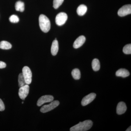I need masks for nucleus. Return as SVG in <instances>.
I'll list each match as a JSON object with an SVG mask.
<instances>
[{
	"label": "nucleus",
	"instance_id": "423d86ee",
	"mask_svg": "<svg viewBox=\"0 0 131 131\" xmlns=\"http://www.w3.org/2000/svg\"><path fill=\"white\" fill-rule=\"evenodd\" d=\"M30 87L28 84H26L23 86L20 87L19 90L18 94L21 100H25L29 93Z\"/></svg>",
	"mask_w": 131,
	"mask_h": 131
},
{
	"label": "nucleus",
	"instance_id": "f03ea898",
	"mask_svg": "<svg viewBox=\"0 0 131 131\" xmlns=\"http://www.w3.org/2000/svg\"><path fill=\"white\" fill-rule=\"evenodd\" d=\"M39 20L41 30L45 33L49 31L51 28L50 21L47 16L44 15H40Z\"/></svg>",
	"mask_w": 131,
	"mask_h": 131
},
{
	"label": "nucleus",
	"instance_id": "4be33fe9",
	"mask_svg": "<svg viewBox=\"0 0 131 131\" xmlns=\"http://www.w3.org/2000/svg\"><path fill=\"white\" fill-rule=\"evenodd\" d=\"M9 20L12 23H16L19 22V18L17 15H13L9 17Z\"/></svg>",
	"mask_w": 131,
	"mask_h": 131
},
{
	"label": "nucleus",
	"instance_id": "393cba45",
	"mask_svg": "<svg viewBox=\"0 0 131 131\" xmlns=\"http://www.w3.org/2000/svg\"><path fill=\"white\" fill-rule=\"evenodd\" d=\"M126 131H131V126H130V127H129V128H128V129H127V130Z\"/></svg>",
	"mask_w": 131,
	"mask_h": 131
},
{
	"label": "nucleus",
	"instance_id": "dca6fc26",
	"mask_svg": "<svg viewBox=\"0 0 131 131\" xmlns=\"http://www.w3.org/2000/svg\"><path fill=\"white\" fill-rule=\"evenodd\" d=\"M15 8L16 11L23 12L25 10V4L20 1L17 2L15 3Z\"/></svg>",
	"mask_w": 131,
	"mask_h": 131
},
{
	"label": "nucleus",
	"instance_id": "a878e982",
	"mask_svg": "<svg viewBox=\"0 0 131 131\" xmlns=\"http://www.w3.org/2000/svg\"><path fill=\"white\" fill-rule=\"evenodd\" d=\"M24 103V102H22V104H23V103Z\"/></svg>",
	"mask_w": 131,
	"mask_h": 131
},
{
	"label": "nucleus",
	"instance_id": "aec40b11",
	"mask_svg": "<svg viewBox=\"0 0 131 131\" xmlns=\"http://www.w3.org/2000/svg\"><path fill=\"white\" fill-rule=\"evenodd\" d=\"M123 51L125 54H131V44L126 45L123 48Z\"/></svg>",
	"mask_w": 131,
	"mask_h": 131
},
{
	"label": "nucleus",
	"instance_id": "ddd939ff",
	"mask_svg": "<svg viewBox=\"0 0 131 131\" xmlns=\"http://www.w3.org/2000/svg\"><path fill=\"white\" fill-rule=\"evenodd\" d=\"M115 75L117 77L125 78L129 76L130 73L128 70L124 69H121L116 71Z\"/></svg>",
	"mask_w": 131,
	"mask_h": 131
},
{
	"label": "nucleus",
	"instance_id": "7ed1b4c3",
	"mask_svg": "<svg viewBox=\"0 0 131 131\" xmlns=\"http://www.w3.org/2000/svg\"><path fill=\"white\" fill-rule=\"evenodd\" d=\"M59 102L58 101H52L50 104L45 105L42 107L40 111L42 113H46L53 110L59 105Z\"/></svg>",
	"mask_w": 131,
	"mask_h": 131
},
{
	"label": "nucleus",
	"instance_id": "f8f14e48",
	"mask_svg": "<svg viewBox=\"0 0 131 131\" xmlns=\"http://www.w3.org/2000/svg\"><path fill=\"white\" fill-rule=\"evenodd\" d=\"M59 50V45L58 41L57 39H55L53 41L52 44L51 49V54L52 56H55L57 54Z\"/></svg>",
	"mask_w": 131,
	"mask_h": 131
},
{
	"label": "nucleus",
	"instance_id": "20e7f679",
	"mask_svg": "<svg viewBox=\"0 0 131 131\" xmlns=\"http://www.w3.org/2000/svg\"><path fill=\"white\" fill-rule=\"evenodd\" d=\"M22 73L26 84H31L32 82V74L30 69L27 66H25L22 69Z\"/></svg>",
	"mask_w": 131,
	"mask_h": 131
},
{
	"label": "nucleus",
	"instance_id": "1a4fd4ad",
	"mask_svg": "<svg viewBox=\"0 0 131 131\" xmlns=\"http://www.w3.org/2000/svg\"><path fill=\"white\" fill-rule=\"evenodd\" d=\"M96 96V94L94 93H91L88 95L86 96H84L82 100L81 101L82 105L85 106L88 105L95 99Z\"/></svg>",
	"mask_w": 131,
	"mask_h": 131
},
{
	"label": "nucleus",
	"instance_id": "4468645a",
	"mask_svg": "<svg viewBox=\"0 0 131 131\" xmlns=\"http://www.w3.org/2000/svg\"><path fill=\"white\" fill-rule=\"evenodd\" d=\"M87 11L86 6L84 5H80L78 7L77 13L80 16H83L86 14Z\"/></svg>",
	"mask_w": 131,
	"mask_h": 131
},
{
	"label": "nucleus",
	"instance_id": "b1692460",
	"mask_svg": "<svg viewBox=\"0 0 131 131\" xmlns=\"http://www.w3.org/2000/svg\"><path fill=\"white\" fill-rule=\"evenodd\" d=\"M6 64L4 62L0 61V69H3L6 68Z\"/></svg>",
	"mask_w": 131,
	"mask_h": 131
},
{
	"label": "nucleus",
	"instance_id": "6e6552de",
	"mask_svg": "<svg viewBox=\"0 0 131 131\" xmlns=\"http://www.w3.org/2000/svg\"><path fill=\"white\" fill-rule=\"evenodd\" d=\"M54 99V97L51 95L42 96L38 100L37 105L38 106H40L45 103L51 102L53 101Z\"/></svg>",
	"mask_w": 131,
	"mask_h": 131
},
{
	"label": "nucleus",
	"instance_id": "9b49d317",
	"mask_svg": "<svg viewBox=\"0 0 131 131\" xmlns=\"http://www.w3.org/2000/svg\"><path fill=\"white\" fill-rule=\"evenodd\" d=\"M127 110V106L125 103L123 102H121L118 103L117 107V114L121 115L123 114Z\"/></svg>",
	"mask_w": 131,
	"mask_h": 131
},
{
	"label": "nucleus",
	"instance_id": "2eb2a0df",
	"mask_svg": "<svg viewBox=\"0 0 131 131\" xmlns=\"http://www.w3.org/2000/svg\"><path fill=\"white\" fill-rule=\"evenodd\" d=\"M92 67L94 71H98L100 68V61L97 59H94L92 62Z\"/></svg>",
	"mask_w": 131,
	"mask_h": 131
},
{
	"label": "nucleus",
	"instance_id": "412c9836",
	"mask_svg": "<svg viewBox=\"0 0 131 131\" xmlns=\"http://www.w3.org/2000/svg\"><path fill=\"white\" fill-rule=\"evenodd\" d=\"M64 0H54L53 7L55 9H57L62 4Z\"/></svg>",
	"mask_w": 131,
	"mask_h": 131
},
{
	"label": "nucleus",
	"instance_id": "6ab92c4d",
	"mask_svg": "<svg viewBox=\"0 0 131 131\" xmlns=\"http://www.w3.org/2000/svg\"><path fill=\"white\" fill-rule=\"evenodd\" d=\"M18 82L19 86L20 88L26 84L22 73H20L19 75Z\"/></svg>",
	"mask_w": 131,
	"mask_h": 131
},
{
	"label": "nucleus",
	"instance_id": "f257e3e1",
	"mask_svg": "<svg viewBox=\"0 0 131 131\" xmlns=\"http://www.w3.org/2000/svg\"><path fill=\"white\" fill-rule=\"evenodd\" d=\"M93 122L91 120L84 121L80 122L79 124L74 126L70 129V131H86L91 129L93 126Z\"/></svg>",
	"mask_w": 131,
	"mask_h": 131
},
{
	"label": "nucleus",
	"instance_id": "9d476101",
	"mask_svg": "<svg viewBox=\"0 0 131 131\" xmlns=\"http://www.w3.org/2000/svg\"><path fill=\"white\" fill-rule=\"evenodd\" d=\"M86 41V38L83 35H81L77 38L74 42L73 47L75 49H78L83 45Z\"/></svg>",
	"mask_w": 131,
	"mask_h": 131
},
{
	"label": "nucleus",
	"instance_id": "0eeeda50",
	"mask_svg": "<svg viewBox=\"0 0 131 131\" xmlns=\"http://www.w3.org/2000/svg\"><path fill=\"white\" fill-rule=\"evenodd\" d=\"M131 14V5H127L123 6L118 12V14L120 16H125Z\"/></svg>",
	"mask_w": 131,
	"mask_h": 131
},
{
	"label": "nucleus",
	"instance_id": "5701e85b",
	"mask_svg": "<svg viewBox=\"0 0 131 131\" xmlns=\"http://www.w3.org/2000/svg\"><path fill=\"white\" fill-rule=\"evenodd\" d=\"M5 106L1 99H0V111H3L5 110Z\"/></svg>",
	"mask_w": 131,
	"mask_h": 131
},
{
	"label": "nucleus",
	"instance_id": "f3484780",
	"mask_svg": "<svg viewBox=\"0 0 131 131\" xmlns=\"http://www.w3.org/2000/svg\"><path fill=\"white\" fill-rule=\"evenodd\" d=\"M12 47V45L7 41H2L0 42V49L8 50L11 49Z\"/></svg>",
	"mask_w": 131,
	"mask_h": 131
},
{
	"label": "nucleus",
	"instance_id": "a211bd4d",
	"mask_svg": "<svg viewBox=\"0 0 131 131\" xmlns=\"http://www.w3.org/2000/svg\"><path fill=\"white\" fill-rule=\"evenodd\" d=\"M71 75L73 78L75 80H80L81 78V72L80 70L78 69H75L72 70Z\"/></svg>",
	"mask_w": 131,
	"mask_h": 131
},
{
	"label": "nucleus",
	"instance_id": "39448f33",
	"mask_svg": "<svg viewBox=\"0 0 131 131\" xmlns=\"http://www.w3.org/2000/svg\"><path fill=\"white\" fill-rule=\"evenodd\" d=\"M68 16L65 13L61 12L57 15L56 18V22L57 25L61 26L65 24L68 19Z\"/></svg>",
	"mask_w": 131,
	"mask_h": 131
}]
</instances>
